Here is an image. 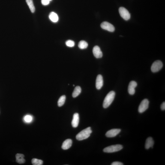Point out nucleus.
Listing matches in <instances>:
<instances>
[{
    "label": "nucleus",
    "mask_w": 165,
    "mask_h": 165,
    "mask_svg": "<svg viewBox=\"0 0 165 165\" xmlns=\"http://www.w3.org/2000/svg\"><path fill=\"white\" fill-rule=\"evenodd\" d=\"M92 131L90 127H87L79 132L76 136L77 140L80 141L88 138L90 136Z\"/></svg>",
    "instance_id": "obj_1"
},
{
    "label": "nucleus",
    "mask_w": 165,
    "mask_h": 165,
    "mask_svg": "<svg viewBox=\"0 0 165 165\" xmlns=\"http://www.w3.org/2000/svg\"><path fill=\"white\" fill-rule=\"evenodd\" d=\"M115 93L113 91H110L108 93L104 99L103 106L104 108L109 107L114 99Z\"/></svg>",
    "instance_id": "obj_2"
},
{
    "label": "nucleus",
    "mask_w": 165,
    "mask_h": 165,
    "mask_svg": "<svg viewBox=\"0 0 165 165\" xmlns=\"http://www.w3.org/2000/svg\"><path fill=\"white\" fill-rule=\"evenodd\" d=\"M123 148L122 145L120 144H116L106 147L103 149V151L105 153H112L119 151L122 150Z\"/></svg>",
    "instance_id": "obj_3"
},
{
    "label": "nucleus",
    "mask_w": 165,
    "mask_h": 165,
    "mask_svg": "<svg viewBox=\"0 0 165 165\" xmlns=\"http://www.w3.org/2000/svg\"><path fill=\"white\" fill-rule=\"evenodd\" d=\"M163 64L160 60H157L153 63L151 67V71L153 73H156L158 72L162 68Z\"/></svg>",
    "instance_id": "obj_4"
},
{
    "label": "nucleus",
    "mask_w": 165,
    "mask_h": 165,
    "mask_svg": "<svg viewBox=\"0 0 165 165\" xmlns=\"http://www.w3.org/2000/svg\"><path fill=\"white\" fill-rule=\"evenodd\" d=\"M120 15L124 20L127 21L130 18V15L128 10L124 7H120L119 9Z\"/></svg>",
    "instance_id": "obj_5"
},
{
    "label": "nucleus",
    "mask_w": 165,
    "mask_h": 165,
    "mask_svg": "<svg viewBox=\"0 0 165 165\" xmlns=\"http://www.w3.org/2000/svg\"><path fill=\"white\" fill-rule=\"evenodd\" d=\"M149 102L147 99H144L141 102L139 106L138 111L140 113L144 112L148 109Z\"/></svg>",
    "instance_id": "obj_6"
},
{
    "label": "nucleus",
    "mask_w": 165,
    "mask_h": 165,
    "mask_svg": "<svg viewBox=\"0 0 165 165\" xmlns=\"http://www.w3.org/2000/svg\"><path fill=\"white\" fill-rule=\"evenodd\" d=\"M101 27L103 29L110 32H113L115 29V27L113 25L109 22H103L102 23L101 25Z\"/></svg>",
    "instance_id": "obj_7"
},
{
    "label": "nucleus",
    "mask_w": 165,
    "mask_h": 165,
    "mask_svg": "<svg viewBox=\"0 0 165 165\" xmlns=\"http://www.w3.org/2000/svg\"><path fill=\"white\" fill-rule=\"evenodd\" d=\"M121 131V129H113L109 130L106 133V136L109 138L115 137L119 134Z\"/></svg>",
    "instance_id": "obj_8"
},
{
    "label": "nucleus",
    "mask_w": 165,
    "mask_h": 165,
    "mask_svg": "<svg viewBox=\"0 0 165 165\" xmlns=\"http://www.w3.org/2000/svg\"><path fill=\"white\" fill-rule=\"evenodd\" d=\"M137 83L134 81H132L129 84L128 91L130 95H133L135 92V88L137 86Z\"/></svg>",
    "instance_id": "obj_9"
},
{
    "label": "nucleus",
    "mask_w": 165,
    "mask_h": 165,
    "mask_svg": "<svg viewBox=\"0 0 165 165\" xmlns=\"http://www.w3.org/2000/svg\"><path fill=\"white\" fill-rule=\"evenodd\" d=\"M93 53L94 57L97 58H101L103 57V53L98 46H94L93 49Z\"/></svg>",
    "instance_id": "obj_10"
},
{
    "label": "nucleus",
    "mask_w": 165,
    "mask_h": 165,
    "mask_svg": "<svg viewBox=\"0 0 165 165\" xmlns=\"http://www.w3.org/2000/svg\"><path fill=\"white\" fill-rule=\"evenodd\" d=\"M103 84V77L101 75H98L97 76L96 80V87L98 90L101 89Z\"/></svg>",
    "instance_id": "obj_11"
},
{
    "label": "nucleus",
    "mask_w": 165,
    "mask_h": 165,
    "mask_svg": "<svg viewBox=\"0 0 165 165\" xmlns=\"http://www.w3.org/2000/svg\"><path fill=\"white\" fill-rule=\"evenodd\" d=\"M79 121V114L76 113L73 115V119L72 121V125L73 127H77L78 125Z\"/></svg>",
    "instance_id": "obj_12"
},
{
    "label": "nucleus",
    "mask_w": 165,
    "mask_h": 165,
    "mask_svg": "<svg viewBox=\"0 0 165 165\" xmlns=\"http://www.w3.org/2000/svg\"><path fill=\"white\" fill-rule=\"evenodd\" d=\"M72 144V141L71 139H66L63 142L61 148L63 150H68L71 146Z\"/></svg>",
    "instance_id": "obj_13"
},
{
    "label": "nucleus",
    "mask_w": 165,
    "mask_h": 165,
    "mask_svg": "<svg viewBox=\"0 0 165 165\" xmlns=\"http://www.w3.org/2000/svg\"><path fill=\"white\" fill-rule=\"evenodd\" d=\"M154 144L153 139L151 137H149L146 139L145 142V147L146 149H149L150 148H153Z\"/></svg>",
    "instance_id": "obj_14"
},
{
    "label": "nucleus",
    "mask_w": 165,
    "mask_h": 165,
    "mask_svg": "<svg viewBox=\"0 0 165 165\" xmlns=\"http://www.w3.org/2000/svg\"><path fill=\"white\" fill-rule=\"evenodd\" d=\"M25 156L23 154H17L16 155V161L19 164H22L25 162V160L24 157Z\"/></svg>",
    "instance_id": "obj_15"
},
{
    "label": "nucleus",
    "mask_w": 165,
    "mask_h": 165,
    "mask_svg": "<svg viewBox=\"0 0 165 165\" xmlns=\"http://www.w3.org/2000/svg\"><path fill=\"white\" fill-rule=\"evenodd\" d=\"M49 18L51 20L54 22H56L58 20V15L53 12H52L50 13L49 15Z\"/></svg>",
    "instance_id": "obj_16"
},
{
    "label": "nucleus",
    "mask_w": 165,
    "mask_h": 165,
    "mask_svg": "<svg viewBox=\"0 0 165 165\" xmlns=\"http://www.w3.org/2000/svg\"><path fill=\"white\" fill-rule=\"evenodd\" d=\"M81 91V89L80 87L79 86L76 87L72 93L73 97L74 98L77 97L80 94Z\"/></svg>",
    "instance_id": "obj_17"
},
{
    "label": "nucleus",
    "mask_w": 165,
    "mask_h": 165,
    "mask_svg": "<svg viewBox=\"0 0 165 165\" xmlns=\"http://www.w3.org/2000/svg\"><path fill=\"white\" fill-rule=\"evenodd\" d=\"M26 1L31 12L32 13H34L35 11V8L32 0H26Z\"/></svg>",
    "instance_id": "obj_18"
},
{
    "label": "nucleus",
    "mask_w": 165,
    "mask_h": 165,
    "mask_svg": "<svg viewBox=\"0 0 165 165\" xmlns=\"http://www.w3.org/2000/svg\"><path fill=\"white\" fill-rule=\"evenodd\" d=\"M66 100V96L65 95L61 96L60 97L58 102V106L59 107H61L63 105Z\"/></svg>",
    "instance_id": "obj_19"
},
{
    "label": "nucleus",
    "mask_w": 165,
    "mask_h": 165,
    "mask_svg": "<svg viewBox=\"0 0 165 165\" xmlns=\"http://www.w3.org/2000/svg\"><path fill=\"white\" fill-rule=\"evenodd\" d=\"M78 46L79 48L84 49L88 47V44L84 40H81L79 42Z\"/></svg>",
    "instance_id": "obj_20"
},
{
    "label": "nucleus",
    "mask_w": 165,
    "mask_h": 165,
    "mask_svg": "<svg viewBox=\"0 0 165 165\" xmlns=\"http://www.w3.org/2000/svg\"><path fill=\"white\" fill-rule=\"evenodd\" d=\"M31 163L33 165H42L43 164L42 160L36 158H33L31 160Z\"/></svg>",
    "instance_id": "obj_21"
},
{
    "label": "nucleus",
    "mask_w": 165,
    "mask_h": 165,
    "mask_svg": "<svg viewBox=\"0 0 165 165\" xmlns=\"http://www.w3.org/2000/svg\"><path fill=\"white\" fill-rule=\"evenodd\" d=\"M66 45L68 47H73L75 46V42L73 40H69L66 42Z\"/></svg>",
    "instance_id": "obj_22"
},
{
    "label": "nucleus",
    "mask_w": 165,
    "mask_h": 165,
    "mask_svg": "<svg viewBox=\"0 0 165 165\" xmlns=\"http://www.w3.org/2000/svg\"><path fill=\"white\" fill-rule=\"evenodd\" d=\"M32 117L30 115H27L24 118V120L26 122H30L32 121Z\"/></svg>",
    "instance_id": "obj_23"
},
{
    "label": "nucleus",
    "mask_w": 165,
    "mask_h": 165,
    "mask_svg": "<svg viewBox=\"0 0 165 165\" xmlns=\"http://www.w3.org/2000/svg\"><path fill=\"white\" fill-rule=\"evenodd\" d=\"M50 1L49 0H41V3L43 5L46 6L49 4Z\"/></svg>",
    "instance_id": "obj_24"
},
{
    "label": "nucleus",
    "mask_w": 165,
    "mask_h": 165,
    "mask_svg": "<svg viewBox=\"0 0 165 165\" xmlns=\"http://www.w3.org/2000/svg\"><path fill=\"white\" fill-rule=\"evenodd\" d=\"M111 165H124L121 162L119 161H115L113 162V163H112V164H111Z\"/></svg>",
    "instance_id": "obj_25"
},
{
    "label": "nucleus",
    "mask_w": 165,
    "mask_h": 165,
    "mask_svg": "<svg viewBox=\"0 0 165 165\" xmlns=\"http://www.w3.org/2000/svg\"><path fill=\"white\" fill-rule=\"evenodd\" d=\"M160 108L162 110H164L165 109V102H163L161 105L160 106Z\"/></svg>",
    "instance_id": "obj_26"
},
{
    "label": "nucleus",
    "mask_w": 165,
    "mask_h": 165,
    "mask_svg": "<svg viewBox=\"0 0 165 165\" xmlns=\"http://www.w3.org/2000/svg\"><path fill=\"white\" fill-rule=\"evenodd\" d=\"M49 1H52V0H49Z\"/></svg>",
    "instance_id": "obj_27"
},
{
    "label": "nucleus",
    "mask_w": 165,
    "mask_h": 165,
    "mask_svg": "<svg viewBox=\"0 0 165 165\" xmlns=\"http://www.w3.org/2000/svg\"><path fill=\"white\" fill-rule=\"evenodd\" d=\"M73 86H74V85H73Z\"/></svg>",
    "instance_id": "obj_28"
}]
</instances>
